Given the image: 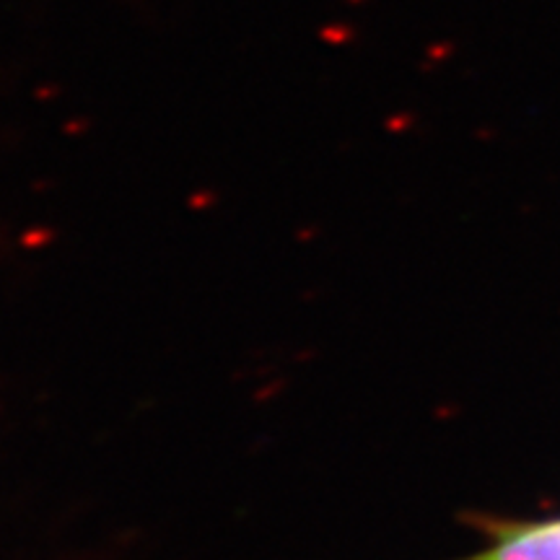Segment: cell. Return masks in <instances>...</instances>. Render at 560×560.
Masks as SVG:
<instances>
[{
  "mask_svg": "<svg viewBox=\"0 0 560 560\" xmlns=\"http://www.w3.org/2000/svg\"><path fill=\"white\" fill-rule=\"evenodd\" d=\"M482 535V548L450 560H560V514L540 520L499 514L462 516Z\"/></svg>",
  "mask_w": 560,
  "mask_h": 560,
  "instance_id": "cell-1",
  "label": "cell"
}]
</instances>
